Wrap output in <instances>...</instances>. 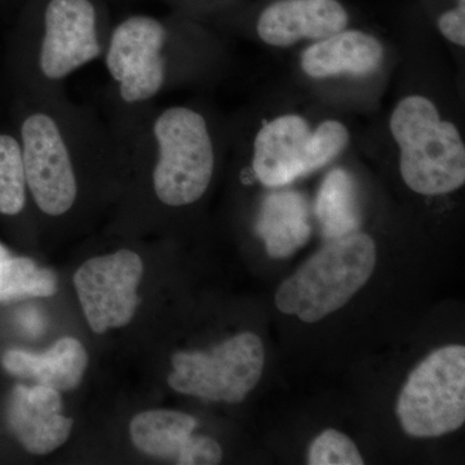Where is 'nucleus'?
<instances>
[{"label": "nucleus", "instance_id": "1", "mask_svg": "<svg viewBox=\"0 0 465 465\" xmlns=\"http://www.w3.org/2000/svg\"><path fill=\"white\" fill-rule=\"evenodd\" d=\"M33 99L17 136L27 189L43 215L58 219L75 207L82 164L118 154L124 145L114 125L103 124L64 94Z\"/></svg>", "mask_w": 465, "mask_h": 465}, {"label": "nucleus", "instance_id": "2", "mask_svg": "<svg viewBox=\"0 0 465 465\" xmlns=\"http://www.w3.org/2000/svg\"><path fill=\"white\" fill-rule=\"evenodd\" d=\"M124 142L145 150L150 182L164 206H191L206 194L216 167L215 143L206 116L197 109L173 105L146 108L114 124Z\"/></svg>", "mask_w": 465, "mask_h": 465}, {"label": "nucleus", "instance_id": "3", "mask_svg": "<svg viewBox=\"0 0 465 465\" xmlns=\"http://www.w3.org/2000/svg\"><path fill=\"white\" fill-rule=\"evenodd\" d=\"M34 96L64 94V82L103 57L108 38L104 0H34Z\"/></svg>", "mask_w": 465, "mask_h": 465}, {"label": "nucleus", "instance_id": "4", "mask_svg": "<svg viewBox=\"0 0 465 465\" xmlns=\"http://www.w3.org/2000/svg\"><path fill=\"white\" fill-rule=\"evenodd\" d=\"M376 259L375 242L365 232L330 240L278 287L275 307L302 322H320L369 282Z\"/></svg>", "mask_w": 465, "mask_h": 465}, {"label": "nucleus", "instance_id": "5", "mask_svg": "<svg viewBox=\"0 0 465 465\" xmlns=\"http://www.w3.org/2000/svg\"><path fill=\"white\" fill-rule=\"evenodd\" d=\"M403 182L421 195H443L465 183V145L457 125L440 118L432 101L411 94L391 115Z\"/></svg>", "mask_w": 465, "mask_h": 465}, {"label": "nucleus", "instance_id": "6", "mask_svg": "<svg viewBox=\"0 0 465 465\" xmlns=\"http://www.w3.org/2000/svg\"><path fill=\"white\" fill-rule=\"evenodd\" d=\"M171 34L167 21L148 14L128 15L109 30L103 56L119 116L149 108L167 87Z\"/></svg>", "mask_w": 465, "mask_h": 465}, {"label": "nucleus", "instance_id": "7", "mask_svg": "<svg viewBox=\"0 0 465 465\" xmlns=\"http://www.w3.org/2000/svg\"><path fill=\"white\" fill-rule=\"evenodd\" d=\"M348 143L347 127L335 119L313 130L302 115H281L256 134L253 173L268 188H283L331 163Z\"/></svg>", "mask_w": 465, "mask_h": 465}, {"label": "nucleus", "instance_id": "8", "mask_svg": "<svg viewBox=\"0 0 465 465\" xmlns=\"http://www.w3.org/2000/svg\"><path fill=\"white\" fill-rule=\"evenodd\" d=\"M402 430L415 439L455 432L465 421V348L446 345L412 370L397 400Z\"/></svg>", "mask_w": 465, "mask_h": 465}, {"label": "nucleus", "instance_id": "9", "mask_svg": "<svg viewBox=\"0 0 465 465\" xmlns=\"http://www.w3.org/2000/svg\"><path fill=\"white\" fill-rule=\"evenodd\" d=\"M265 351L256 333L242 332L208 351H179L168 376L173 390L213 402L240 403L264 371Z\"/></svg>", "mask_w": 465, "mask_h": 465}, {"label": "nucleus", "instance_id": "10", "mask_svg": "<svg viewBox=\"0 0 465 465\" xmlns=\"http://www.w3.org/2000/svg\"><path fill=\"white\" fill-rule=\"evenodd\" d=\"M143 274V260L131 250L96 256L76 271V292L92 331L104 333L131 322Z\"/></svg>", "mask_w": 465, "mask_h": 465}, {"label": "nucleus", "instance_id": "11", "mask_svg": "<svg viewBox=\"0 0 465 465\" xmlns=\"http://www.w3.org/2000/svg\"><path fill=\"white\" fill-rule=\"evenodd\" d=\"M61 410L60 391L54 388L17 385L8 401L9 428L27 451L48 454L66 442L74 424Z\"/></svg>", "mask_w": 465, "mask_h": 465}, {"label": "nucleus", "instance_id": "12", "mask_svg": "<svg viewBox=\"0 0 465 465\" xmlns=\"http://www.w3.org/2000/svg\"><path fill=\"white\" fill-rule=\"evenodd\" d=\"M348 21L339 0H278L260 15L256 32L266 45L290 47L341 32Z\"/></svg>", "mask_w": 465, "mask_h": 465}, {"label": "nucleus", "instance_id": "13", "mask_svg": "<svg viewBox=\"0 0 465 465\" xmlns=\"http://www.w3.org/2000/svg\"><path fill=\"white\" fill-rule=\"evenodd\" d=\"M384 56V47L374 35L344 29L309 45L302 52L300 65L314 79L369 76L378 72Z\"/></svg>", "mask_w": 465, "mask_h": 465}, {"label": "nucleus", "instance_id": "14", "mask_svg": "<svg viewBox=\"0 0 465 465\" xmlns=\"http://www.w3.org/2000/svg\"><path fill=\"white\" fill-rule=\"evenodd\" d=\"M3 367L17 378L33 379L58 391L74 390L87 369V351L74 338L60 339L45 353L9 349L2 357Z\"/></svg>", "mask_w": 465, "mask_h": 465}, {"label": "nucleus", "instance_id": "15", "mask_svg": "<svg viewBox=\"0 0 465 465\" xmlns=\"http://www.w3.org/2000/svg\"><path fill=\"white\" fill-rule=\"evenodd\" d=\"M256 234L265 243L271 258L292 255L307 243L312 234L307 198L293 191L273 192L260 207Z\"/></svg>", "mask_w": 465, "mask_h": 465}, {"label": "nucleus", "instance_id": "16", "mask_svg": "<svg viewBox=\"0 0 465 465\" xmlns=\"http://www.w3.org/2000/svg\"><path fill=\"white\" fill-rule=\"evenodd\" d=\"M323 237L336 240L358 232L362 224L356 182L342 168L330 171L321 183L314 206Z\"/></svg>", "mask_w": 465, "mask_h": 465}, {"label": "nucleus", "instance_id": "17", "mask_svg": "<svg viewBox=\"0 0 465 465\" xmlns=\"http://www.w3.org/2000/svg\"><path fill=\"white\" fill-rule=\"evenodd\" d=\"M197 425L183 412L152 410L134 416L130 432L134 446L150 457L177 460Z\"/></svg>", "mask_w": 465, "mask_h": 465}, {"label": "nucleus", "instance_id": "18", "mask_svg": "<svg viewBox=\"0 0 465 465\" xmlns=\"http://www.w3.org/2000/svg\"><path fill=\"white\" fill-rule=\"evenodd\" d=\"M57 291L54 272L39 268L29 258L0 262V304L30 298H50Z\"/></svg>", "mask_w": 465, "mask_h": 465}, {"label": "nucleus", "instance_id": "19", "mask_svg": "<svg viewBox=\"0 0 465 465\" xmlns=\"http://www.w3.org/2000/svg\"><path fill=\"white\" fill-rule=\"evenodd\" d=\"M27 193L20 140L0 134V213L20 215L26 207Z\"/></svg>", "mask_w": 465, "mask_h": 465}, {"label": "nucleus", "instance_id": "20", "mask_svg": "<svg viewBox=\"0 0 465 465\" xmlns=\"http://www.w3.org/2000/svg\"><path fill=\"white\" fill-rule=\"evenodd\" d=\"M308 464L362 465L365 460L348 436L336 430H326L309 446Z\"/></svg>", "mask_w": 465, "mask_h": 465}, {"label": "nucleus", "instance_id": "21", "mask_svg": "<svg viewBox=\"0 0 465 465\" xmlns=\"http://www.w3.org/2000/svg\"><path fill=\"white\" fill-rule=\"evenodd\" d=\"M223 459V450L215 440L207 436H193L189 439L176 463L180 465H213Z\"/></svg>", "mask_w": 465, "mask_h": 465}, {"label": "nucleus", "instance_id": "22", "mask_svg": "<svg viewBox=\"0 0 465 465\" xmlns=\"http://www.w3.org/2000/svg\"><path fill=\"white\" fill-rule=\"evenodd\" d=\"M440 34L448 41L464 47L465 45V0H458L457 7L445 12L439 20Z\"/></svg>", "mask_w": 465, "mask_h": 465}, {"label": "nucleus", "instance_id": "23", "mask_svg": "<svg viewBox=\"0 0 465 465\" xmlns=\"http://www.w3.org/2000/svg\"><path fill=\"white\" fill-rule=\"evenodd\" d=\"M8 258H9V252H8L7 249H5V246H2V244H0V262H3V260L8 259Z\"/></svg>", "mask_w": 465, "mask_h": 465}]
</instances>
